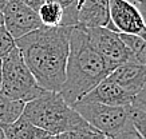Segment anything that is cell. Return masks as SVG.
<instances>
[{"label": "cell", "instance_id": "1", "mask_svg": "<svg viewBox=\"0 0 146 139\" xmlns=\"http://www.w3.org/2000/svg\"><path fill=\"white\" fill-rule=\"evenodd\" d=\"M71 27L42 26L15 39L30 71L47 91L59 92L64 82Z\"/></svg>", "mask_w": 146, "mask_h": 139}, {"label": "cell", "instance_id": "2", "mask_svg": "<svg viewBox=\"0 0 146 139\" xmlns=\"http://www.w3.org/2000/svg\"><path fill=\"white\" fill-rule=\"evenodd\" d=\"M109 68L89 38L86 27H71L70 47L66 63V78L59 94L68 104L82 96L109 75Z\"/></svg>", "mask_w": 146, "mask_h": 139}, {"label": "cell", "instance_id": "3", "mask_svg": "<svg viewBox=\"0 0 146 139\" xmlns=\"http://www.w3.org/2000/svg\"><path fill=\"white\" fill-rule=\"evenodd\" d=\"M22 115L50 132L52 138L71 130L80 131L87 138H105V135L94 128L58 91H46L38 98L26 102Z\"/></svg>", "mask_w": 146, "mask_h": 139}, {"label": "cell", "instance_id": "4", "mask_svg": "<svg viewBox=\"0 0 146 139\" xmlns=\"http://www.w3.org/2000/svg\"><path fill=\"white\" fill-rule=\"evenodd\" d=\"M80 115L101 131L105 138L135 139L141 138L129 117V106H110L94 100L79 99L71 104Z\"/></svg>", "mask_w": 146, "mask_h": 139}, {"label": "cell", "instance_id": "5", "mask_svg": "<svg viewBox=\"0 0 146 139\" xmlns=\"http://www.w3.org/2000/svg\"><path fill=\"white\" fill-rule=\"evenodd\" d=\"M46 91L47 90L36 82L18 47L12 48L1 58V95L26 103L44 94Z\"/></svg>", "mask_w": 146, "mask_h": 139}, {"label": "cell", "instance_id": "6", "mask_svg": "<svg viewBox=\"0 0 146 139\" xmlns=\"http://www.w3.org/2000/svg\"><path fill=\"white\" fill-rule=\"evenodd\" d=\"M86 31L91 43L105 60L109 71L131 60L130 51L125 45L119 32L107 27H86Z\"/></svg>", "mask_w": 146, "mask_h": 139}, {"label": "cell", "instance_id": "7", "mask_svg": "<svg viewBox=\"0 0 146 139\" xmlns=\"http://www.w3.org/2000/svg\"><path fill=\"white\" fill-rule=\"evenodd\" d=\"M3 24L11 35L18 39L36 28L42 27L38 11L20 0H11L1 8Z\"/></svg>", "mask_w": 146, "mask_h": 139}, {"label": "cell", "instance_id": "8", "mask_svg": "<svg viewBox=\"0 0 146 139\" xmlns=\"http://www.w3.org/2000/svg\"><path fill=\"white\" fill-rule=\"evenodd\" d=\"M110 19L117 32L138 35L146 40V24L139 9L127 0H110Z\"/></svg>", "mask_w": 146, "mask_h": 139}, {"label": "cell", "instance_id": "9", "mask_svg": "<svg viewBox=\"0 0 146 139\" xmlns=\"http://www.w3.org/2000/svg\"><path fill=\"white\" fill-rule=\"evenodd\" d=\"M133 94H130L118 83H115L109 76H106L80 99L94 100V102L110 104V106H130L133 102Z\"/></svg>", "mask_w": 146, "mask_h": 139}, {"label": "cell", "instance_id": "10", "mask_svg": "<svg viewBox=\"0 0 146 139\" xmlns=\"http://www.w3.org/2000/svg\"><path fill=\"white\" fill-rule=\"evenodd\" d=\"M107 76L130 94L135 95L146 83V66L130 60L111 70Z\"/></svg>", "mask_w": 146, "mask_h": 139}, {"label": "cell", "instance_id": "11", "mask_svg": "<svg viewBox=\"0 0 146 139\" xmlns=\"http://www.w3.org/2000/svg\"><path fill=\"white\" fill-rule=\"evenodd\" d=\"M78 24L83 27H107L113 30L110 0H83L78 15Z\"/></svg>", "mask_w": 146, "mask_h": 139}, {"label": "cell", "instance_id": "12", "mask_svg": "<svg viewBox=\"0 0 146 139\" xmlns=\"http://www.w3.org/2000/svg\"><path fill=\"white\" fill-rule=\"evenodd\" d=\"M3 135L7 139H44L52 138V135L46 130L35 126L24 115L13 121L12 123L3 127Z\"/></svg>", "mask_w": 146, "mask_h": 139}, {"label": "cell", "instance_id": "13", "mask_svg": "<svg viewBox=\"0 0 146 139\" xmlns=\"http://www.w3.org/2000/svg\"><path fill=\"white\" fill-rule=\"evenodd\" d=\"M24 102L9 99L0 94V138H4L3 127L16 121L23 112Z\"/></svg>", "mask_w": 146, "mask_h": 139}, {"label": "cell", "instance_id": "14", "mask_svg": "<svg viewBox=\"0 0 146 139\" xmlns=\"http://www.w3.org/2000/svg\"><path fill=\"white\" fill-rule=\"evenodd\" d=\"M38 15H39L42 24L46 27L62 26L63 7L54 0H44L38 8Z\"/></svg>", "mask_w": 146, "mask_h": 139}, {"label": "cell", "instance_id": "15", "mask_svg": "<svg viewBox=\"0 0 146 139\" xmlns=\"http://www.w3.org/2000/svg\"><path fill=\"white\" fill-rule=\"evenodd\" d=\"M121 38L123 40L125 45L127 47L131 55V62L141 63L146 66V40L138 35H131V34H123L119 32Z\"/></svg>", "mask_w": 146, "mask_h": 139}, {"label": "cell", "instance_id": "16", "mask_svg": "<svg viewBox=\"0 0 146 139\" xmlns=\"http://www.w3.org/2000/svg\"><path fill=\"white\" fill-rule=\"evenodd\" d=\"M63 7L62 26H76L78 15L83 0H54Z\"/></svg>", "mask_w": 146, "mask_h": 139}, {"label": "cell", "instance_id": "17", "mask_svg": "<svg viewBox=\"0 0 146 139\" xmlns=\"http://www.w3.org/2000/svg\"><path fill=\"white\" fill-rule=\"evenodd\" d=\"M129 117L131 119L134 128L137 130L139 136L146 139V111L134 107L133 104L129 106Z\"/></svg>", "mask_w": 146, "mask_h": 139}, {"label": "cell", "instance_id": "18", "mask_svg": "<svg viewBox=\"0 0 146 139\" xmlns=\"http://www.w3.org/2000/svg\"><path fill=\"white\" fill-rule=\"evenodd\" d=\"M15 47H16L15 38L7 31L4 24H0V59L5 56Z\"/></svg>", "mask_w": 146, "mask_h": 139}, {"label": "cell", "instance_id": "19", "mask_svg": "<svg viewBox=\"0 0 146 139\" xmlns=\"http://www.w3.org/2000/svg\"><path fill=\"white\" fill-rule=\"evenodd\" d=\"M131 104H133L134 107L139 108V110L146 111V83L143 84V87H142L141 90L134 95Z\"/></svg>", "mask_w": 146, "mask_h": 139}, {"label": "cell", "instance_id": "20", "mask_svg": "<svg viewBox=\"0 0 146 139\" xmlns=\"http://www.w3.org/2000/svg\"><path fill=\"white\" fill-rule=\"evenodd\" d=\"M20 1H23V3L27 4L28 7H31V8H34V9L38 11V8H39L40 4H42L44 0H20Z\"/></svg>", "mask_w": 146, "mask_h": 139}, {"label": "cell", "instance_id": "21", "mask_svg": "<svg viewBox=\"0 0 146 139\" xmlns=\"http://www.w3.org/2000/svg\"><path fill=\"white\" fill-rule=\"evenodd\" d=\"M138 9H139V12H141L142 18H143V20H145V24H146V1H142V3H139L138 5H135Z\"/></svg>", "mask_w": 146, "mask_h": 139}, {"label": "cell", "instance_id": "22", "mask_svg": "<svg viewBox=\"0 0 146 139\" xmlns=\"http://www.w3.org/2000/svg\"><path fill=\"white\" fill-rule=\"evenodd\" d=\"M8 1H11V0H0V9L3 8V7H4V5L7 4Z\"/></svg>", "mask_w": 146, "mask_h": 139}, {"label": "cell", "instance_id": "23", "mask_svg": "<svg viewBox=\"0 0 146 139\" xmlns=\"http://www.w3.org/2000/svg\"><path fill=\"white\" fill-rule=\"evenodd\" d=\"M127 1L133 3L134 5H137V4H139V3H142V1H145V0H127Z\"/></svg>", "mask_w": 146, "mask_h": 139}, {"label": "cell", "instance_id": "24", "mask_svg": "<svg viewBox=\"0 0 146 139\" xmlns=\"http://www.w3.org/2000/svg\"><path fill=\"white\" fill-rule=\"evenodd\" d=\"M0 88H1V59H0Z\"/></svg>", "mask_w": 146, "mask_h": 139}, {"label": "cell", "instance_id": "25", "mask_svg": "<svg viewBox=\"0 0 146 139\" xmlns=\"http://www.w3.org/2000/svg\"><path fill=\"white\" fill-rule=\"evenodd\" d=\"M0 24H3V14H1V9H0Z\"/></svg>", "mask_w": 146, "mask_h": 139}]
</instances>
